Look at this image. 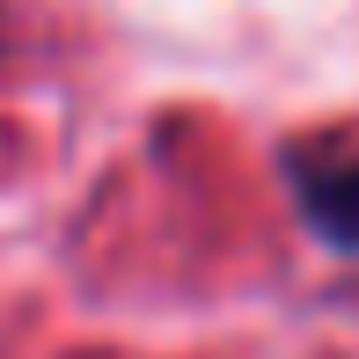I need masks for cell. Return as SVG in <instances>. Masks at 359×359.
I'll use <instances>...</instances> for the list:
<instances>
[{
  "mask_svg": "<svg viewBox=\"0 0 359 359\" xmlns=\"http://www.w3.org/2000/svg\"><path fill=\"white\" fill-rule=\"evenodd\" d=\"M286 176H293V198H301L308 227L337 250H359V140L330 133V140L286 147Z\"/></svg>",
  "mask_w": 359,
  "mask_h": 359,
  "instance_id": "6da1fadb",
  "label": "cell"
}]
</instances>
